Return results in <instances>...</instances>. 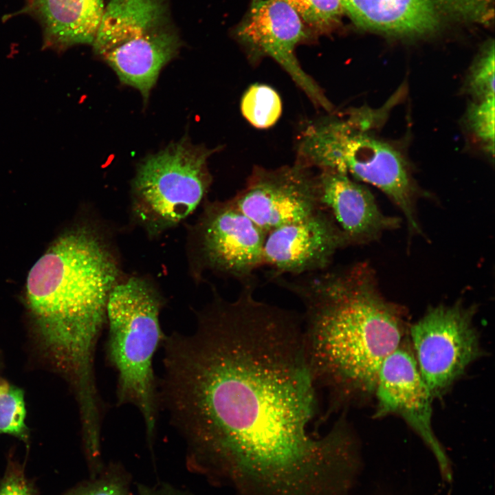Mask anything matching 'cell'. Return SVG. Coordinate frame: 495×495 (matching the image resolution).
I'll list each match as a JSON object with an SVG mask.
<instances>
[{
  "instance_id": "1",
  "label": "cell",
  "mask_w": 495,
  "mask_h": 495,
  "mask_svg": "<svg viewBox=\"0 0 495 495\" xmlns=\"http://www.w3.org/2000/svg\"><path fill=\"white\" fill-rule=\"evenodd\" d=\"M241 284L215 293L191 334L165 336L159 405L187 443V464L234 495H346L361 468L342 419L314 430L319 389L302 318Z\"/></svg>"
},
{
  "instance_id": "2",
  "label": "cell",
  "mask_w": 495,
  "mask_h": 495,
  "mask_svg": "<svg viewBox=\"0 0 495 495\" xmlns=\"http://www.w3.org/2000/svg\"><path fill=\"white\" fill-rule=\"evenodd\" d=\"M272 281L305 307L306 345L318 388L342 401L374 394L381 365L404 342L407 325L403 308L382 295L368 264Z\"/></svg>"
},
{
  "instance_id": "3",
  "label": "cell",
  "mask_w": 495,
  "mask_h": 495,
  "mask_svg": "<svg viewBox=\"0 0 495 495\" xmlns=\"http://www.w3.org/2000/svg\"><path fill=\"white\" fill-rule=\"evenodd\" d=\"M119 269L91 227L60 234L29 272L25 302L45 351L72 382L79 403L100 398L94 356Z\"/></svg>"
},
{
  "instance_id": "4",
  "label": "cell",
  "mask_w": 495,
  "mask_h": 495,
  "mask_svg": "<svg viewBox=\"0 0 495 495\" xmlns=\"http://www.w3.org/2000/svg\"><path fill=\"white\" fill-rule=\"evenodd\" d=\"M162 307L159 294L147 280L131 277L113 287L106 307V357L117 374V402L138 408L150 445L160 407L153 361L165 337Z\"/></svg>"
},
{
  "instance_id": "5",
  "label": "cell",
  "mask_w": 495,
  "mask_h": 495,
  "mask_svg": "<svg viewBox=\"0 0 495 495\" xmlns=\"http://www.w3.org/2000/svg\"><path fill=\"white\" fill-rule=\"evenodd\" d=\"M300 162L311 168L351 175L381 190L402 212L409 233L421 234L419 191L401 155L357 127L353 119L316 122L302 133Z\"/></svg>"
},
{
  "instance_id": "6",
  "label": "cell",
  "mask_w": 495,
  "mask_h": 495,
  "mask_svg": "<svg viewBox=\"0 0 495 495\" xmlns=\"http://www.w3.org/2000/svg\"><path fill=\"white\" fill-rule=\"evenodd\" d=\"M215 151L184 137L139 164L132 184V209L148 232L172 228L196 209L211 184L207 161Z\"/></svg>"
},
{
  "instance_id": "7",
  "label": "cell",
  "mask_w": 495,
  "mask_h": 495,
  "mask_svg": "<svg viewBox=\"0 0 495 495\" xmlns=\"http://www.w3.org/2000/svg\"><path fill=\"white\" fill-rule=\"evenodd\" d=\"M92 45L113 70L147 71L175 58L181 41L168 0H109Z\"/></svg>"
},
{
  "instance_id": "8",
  "label": "cell",
  "mask_w": 495,
  "mask_h": 495,
  "mask_svg": "<svg viewBox=\"0 0 495 495\" xmlns=\"http://www.w3.org/2000/svg\"><path fill=\"white\" fill-rule=\"evenodd\" d=\"M476 307L462 300L428 308L409 328L411 349L432 397H440L483 353Z\"/></svg>"
},
{
  "instance_id": "9",
  "label": "cell",
  "mask_w": 495,
  "mask_h": 495,
  "mask_svg": "<svg viewBox=\"0 0 495 495\" xmlns=\"http://www.w3.org/2000/svg\"><path fill=\"white\" fill-rule=\"evenodd\" d=\"M311 30L283 0H252L234 35L253 60L268 56L276 61L314 104L327 111L332 105L317 83L301 68L295 54Z\"/></svg>"
},
{
  "instance_id": "10",
  "label": "cell",
  "mask_w": 495,
  "mask_h": 495,
  "mask_svg": "<svg viewBox=\"0 0 495 495\" xmlns=\"http://www.w3.org/2000/svg\"><path fill=\"white\" fill-rule=\"evenodd\" d=\"M201 267L243 283L255 279L263 266L267 234L243 214L230 199L208 201L196 227Z\"/></svg>"
},
{
  "instance_id": "11",
  "label": "cell",
  "mask_w": 495,
  "mask_h": 495,
  "mask_svg": "<svg viewBox=\"0 0 495 495\" xmlns=\"http://www.w3.org/2000/svg\"><path fill=\"white\" fill-rule=\"evenodd\" d=\"M312 168L299 162L276 169L255 168L230 199L267 234L321 209L318 174Z\"/></svg>"
},
{
  "instance_id": "12",
  "label": "cell",
  "mask_w": 495,
  "mask_h": 495,
  "mask_svg": "<svg viewBox=\"0 0 495 495\" xmlns=\"http://www.w3.org/2000/svg\"><path fill=\"white\" fill-rule=\"evenodd\" d=\"M375 418L395 415L422 439L434 456L442 478L452 479L450 461L432 427V397L406 340L382 362L374 391Z\"/></svg>"
},
{
  "instance_id": "13",
  "label": "cell",
  "mask_w": 495,
  "mask_h": 495,
  "mask_svg": "<svg viewBox=\"0 0 495 495\" xmlns=\"http://www.w3.org/2000/svg\"><path fill=\"white\" fill-rule=\"evenodd\" d=\"M357 25L395 35H419L451 20L489 22L493 0H342Z\"/></svg>"
},
{
  "instance_id": "14",
  "label": "cell",
  "mask_w": 495,
  "mask_h": 495,
  "mask_svg": "<svg viewBox=\"0 0 495 495\" xmlns=\"http://www.w3.org/2000/svg\"><path fill=\"white\" fill-rule=\"evenodd\" d=\"M349 246L331 216L321 208L269 232L263 265L271 270L268 277L320 272L330 267L337 252Z\"/></svg>"
},
{
  "instance_id": "15",
  "label": "cell",
  "mask_w": 495,
  "mask_h": 495,
  "mask_svg": "<svg viewBox=\"0 0 495 495\" xmlns=\"http://www.w3.org/2000/svg\"><path fill=\"white\" fill-rule=\"evenodd\" d=\"M318 186L321 208L331 216L349 246L375 241L401 225V219L384 214L371 191L348 175L320 170Z\"/></svg>"
},
{
  "instance_id": "16",
  "label": "cell",
  "mask_w": 495,
  "mask_h": 495,
  "mask_svg": "<svg viewBox=\"0 0 495 495\" xmlns=\"http://www.w3.org/2000/svg\"><path fill=\"white\" fill-rule=\"evenodd\" d=\"M102 0H24V6L8 15L28 14L36 19L45 47L63 50L92 45L103 13Z\"/></svg>"
},
{
  "instance_id": "17",
  "label": "cell",
  "mask_w": 495,
  "mask_h": 495,
  "mask_svg": "<svg viewBox=\"0 0 495 495\" xmlns=\"http://www.w3.org/2000/svg\"><path fill=\"white\" fill-rule=\"evenodd\" d=\"M241 109L243 116L252 126L258 129L269 128L281 115V99L271 87L255 84L243 94Z\"/></svg>"
},
{
  "instance_id": "18",
  "label": "cell",
  "mask_w": 495,
  "mask_h": 495,
  "mask_svg": "<svg viewBox=\"0 0 495 495\" xmlns=\"http://www.w3.org/2000/svg\"><path fill=\"white\" fill-rule=\"evenodd\" d=\"M23 391L6 382H0V434L28 441Z\"/></svg>"
},
{
  "instance_id": "19",
  "label": "cell",
  "mask_w": 495,
  "mask_h": 495,
  "mask_svg": "<svg viewBox=\"0 0 495 495\" xmlns=\"http://www.w3.org/2000/svg\"><path fill=\"white\" fill-rule=\"evenodd\" d=\"M312 30L326 32L335 28L344 14L342 0H283Z\"/></svg>"
},
{
  "instance_id": "20",
  "label": "cell",
  "mask_w": 495,
  "mask_h": 495,
  "mask_svg": "<svg viewBox=\"0 0 495 495\" xmlns=\"http://www.w3.org/2000/svg\"><path fill=\"white\" fill-rule=\"evenodd\" d=\"M63 495H132L130 481L124 470L116 465L104 467L89 481L78 484Z\"/></svg>"
},
{
  "instance_id": "21",
  "label": "cell",
  "mask_w": 495,
  "mask_h": 495,
  "mask_svg": "<svg viewBox=\"0 0 495 495\" xmlns=\"http://www.w3.org/2000/svg\"><path fill=\"white\" fill-rule=\"evenodd\" d=\"M468 89L478 100L494 96V47L489 45L472 65Z\"/></svg>"
},
{
  "instance_id": "22",
  "label": "cell",
  "mask_w": 495,
  "mask_h": 495,
  "mask_svg": "<svg viewBox=\"0 0 495 495\" xmlns=\"http://www.w3.org/2000/svg\"><path fill=\"white\" fill-rule=\"evenodd\" d=\"M468 122L474 133L494 153V96L478 100L468 110Z\"/></svg>"
},
{
  "instance_id": "23",
  "label": "cell",
  "mask_w": 495,
  "mask_h": 495,
  "mask_svg": "<svg viewBox=\"0 0 495 495\" xmlns=\"http://www.w3.org/2000/svg\"><path fill=\"white\" fill-rule=\"evenodd\" d=\"M32 482L25 474L24 468L18 462L10 460L0 481V495H36Z\"/></svg>"
},
{
  "instance_id": "24",
  "label": "cell",
  "mask_w": 495,
  "mask_h": 495,
  "mask_svg": "<svg viewBox=\"0 0 495 495\" xmlns=\"http://www.w3.org/2000/svg\"><path fill=\"white\" fill-rule=\"evenodd\" d=\"M138 495H191L186 490L165 483L138 484Z\"/></svg>"
}]
</instances>
